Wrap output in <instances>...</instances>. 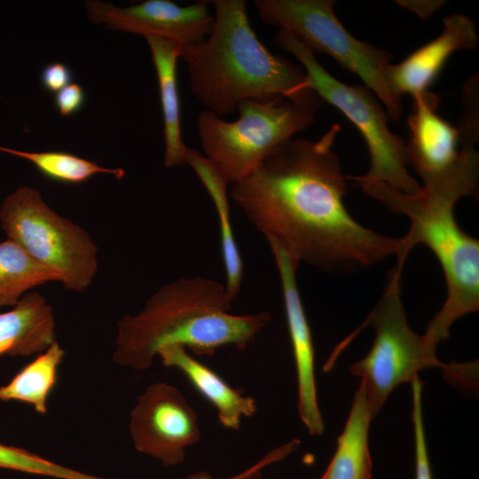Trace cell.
Returning a JSON list of instances; mask_svg holds the SVG:
<instances>
[{
	"mask_svg": "<svg viewBox=\"0 0 479 479\" xmlns=\"http://www.w3.org/2000/svg\"><path fill=\"white\" fill-rule=\"evenodd\" d=\"M135 449L165 467L185 460V450L200 438L198 415L185 395L166 382H154L138 396L130 413Z\"/></svg>",
	"mask_w": 479,
	"mask_h": 479,
	"instance_id": "30bf717a",
	"label": "cell"
},
{
	"mask_svg": "<svg viewBox=\"0 0 479 479\" xmlns=\"http://www.w3.org/2000/svg\"><path fill=\"white\" fill-rule=\"evenodd\" d=\"M274 256L283 293L287 326L295 362L298 386V413L308 432L318 436L324 431L315 380V352L312 335L299 294L296 262L281 246L266 240Z\"/></svg>",
	"mask_w": 479,
	"mask_h": 479,
	"instance_id": "7c38bea8",
	"label": "cell"
},
{
	"mask_svg": "<svg viewBox=\"0 0 479 479\" xmlns=\"http://www.w3.org/2000/svg\"><path fill=\"white\" fill-rule=\"evenodd\" d=\"M274 43L301 63L308 85L321 101L341 111L365 139L370 157L368 170L362 176H347V179L382 182L404 193H419L421 185L407 168L406 144L389 130V115L376 96L365 86H350L337 80L317 60L315 53L290 32L279 29Z\"/></svg>",
	"mask_w": 479,
	"mask_h": 479,
	"instance_id": "5b68a950",
	"label": "cell"
},
{
	"mask_svg": "<svg viewBox=\"0 0 479 479\" xmlns=\"http://www.w3.org/2000/svg\"><path fill=\"white\" fill-rule=\"evenodd\" d=\"M412 98L406 149L409 165L423 177L439 173L456 161L460 152V130L436 113L440 95L427 90Z\"/></svg>",
	"mask_w": 479,
	"mask_h": 479,
	"instance_id": "5bb4252c",
	"label": "cell"
},
{
	"mask_svg": "<svg viewBox=\"0 0 479 479\" xmlns=\"http://www.w3.org/2000/svg\"><path fill=\"white\" fill-rule=\"evenodd\" d=\"M403 269L404 264L397 263L389 271L381 298L357 329L370 326L375 334L368 354L350 366L365 387L372 419L391 391L411 382L420 370L440 366L449 375L454 366L441 363L426 348L422 335L410 327L401 300Z\"/></svg>",
	"mask_w": 479,
	"mask_h": 479,
	"instance_id": "9c48e42d",
	"label": "cell"
},
{
	"mask_svg": "<svg viewBox=\"0 0 479 479\" xmlns=\"http://www.w3.org/2000/svg\"><path fill=\"white\" fill-rule=\"evenodd\" d=\"M210 1L181 6L169 0H146L129 7L90 0L85 2L88 18L113 30L161 36L180 45L197 43L210 34L214 15Z\"/></svg>",
	"mask_w": 479,
	"mask_h": 479,
	"instance_id": "8fae6325",
	"label": "cell"
},
{
	"mask_svg": "<svg viewBox=\"0 0 479 479\" xmlns=\"http://www.w3.org/2000/svg\"><path fill=\"white\" fill-rule=\"evenodd\" d=\"M186 164L193 169L214 202L218 217L222 256L225 271L224 287L229 298L234 302L241 289L244 267L230 217L227 195L229 184L210 160L192 148L187 149Z\"/></svg>",
	"mask_w": 479,
	"mask_h": 479,
	"instance_id": "ac0fdd59",
	"label": "cell"
},
{
	"mask_svg": "<svg viewBox=\"0 0 479 479\" xmlns=\"http://www.w3.org/2000/svg\"><path fill=\"white\" fill-rule=\"evenodd\" d=\"M74 80L72 69L62 62H52L46 65L41 71L40 82L43 88L50 93H57Z\"/></svg>",
	"mask_w": 479,
	"mask_h": 479,
	"instance_id": "d4e9b609",
	"label": "cell"
},
{
	"mask_svg": "<svg viewBox=\"0 0 479 479\" xmlns=\"http://www.w3.org/2000/svg\"><path fill=\"white\" fill-rule=\"evenodd\" d=\"M54 342L53 309L42 294L28 292L11 310L0 313V356L40 354Z\"/></svg>",
	"mask_w": 479,
	"mask_h": 479,
	"instance_id": "2e32d148",
	"label": "cell"
},
{
	"mask_svg": "<svg viewBox=\"0 0 479 479\" xmlns=\"http://www.w3.org/2000/svg\"><path fill=\"white\" fill-rule=\"evenodd\" d=\"M151 50L159 85L165 142L164 165L186 164L188 147L182 139L177 63L180 44L156 35L145 36Z\"/></svg>",
	"mask_w": 479,
	"mask_h": 479,
	"instance_id": "e0dca14e",
	"label": "cell"
},
{
	"mask_svg": "<svg viewBox=\"0 0 479 479\" xmlns=\"http://www.w3.org/2000/svg\"><path fill=\"white\" fill-rule=\"evenodd\" d=\"M332 0H255L260 19L290 32L314 53L322 52L357 75L380 100L391 119L402 115L401 99L390 91L389 52L359 41L339 21Z\"/></svg>",
	"mask_w": 479,
	"mask_h": 479,
	"instance_id": "ba28073f",
	"label": "cell"
},
{
	"mask_svg": "<svg viewBox=\"0 0 479 479\" xmlns=\"http://www.w3.org/2000/svg\"><path fill=\"white\" fill-rule=\"evenodd\" d=\"M157 356L164 366L178 369L216 410L219 423L225 428L238 430L242 419L257 411L254 397L231 387L216 373L188 354L180 345L161 348Z\"/></svg>",
	"mask_w": 479,
	"mask_h": 479,
	"instance_id": "9a60e30c",
	"label": "cell"
},
{
	"mask_svg": "<svg viewBox=\"0 0 479 479\" xmlns=\"http://www.w3.org/2000/svg\"><path fill=\"white\" fill-rule=\"evenodd\" d=\"M239 118L227 122L204 110L197 117L203 154L233 185L314 121L315 110L285 98L246 99Z\"/></svg>",
	"mask_w": 479,
	"mask_h": 479,
	"instance_id": "8992f818",
	"label": "cell"
},
{
	"mask_svg": "<svg viewBox=\"0 0 479 479\" xmlns=\"http://www.w3.org/2000/svg\"><path fill=\"white\" fill-rule=\"evenodd\" d=\"M0 152L23 158L31 162L45 177L62 184H82L98 174H110L118 179L124 177L122 169H108L94 161L82 158L76 154L50 151L30 153L4 146H0Z\"/></svg>",
	"mask_w": 479,
	"mask_h": 479,
	"instance_id": "7402d4cb",
	"label": "cell"
},
{
	"mask_svg": "<svg viewBox=\"0 0 479 479\" xmlns=\"http://www.w3.org/2000/svg\"><path fill=\"white\" fill-rule=\"evenodd\" d=\"M0 224L32 259L57 271L65 289L82 292L93 282L97 244L82 226L53 210L36 189L21 186L8 195L0 206Z\"/></svg>",
	"mask_w": 479,
	"mask_h": 479,
	"instance_id": "52a82bcc",
	"label": "cell"
},
{
	"mask_svg": "<svg viewBox=\"0 0 479 479\" xmlns=\"http://www.w3.org/2000/svg\"><path fill=\"white\" fill-rule=\"evenodd\" d=\"M372 420L365 387L360 381L336 452L320 479H371L368 429Z\"/></svg>",
	"mask_w": 479,
	"mask_h": 479,
	"instance_id": "d6986e66",
	"label": "cell"
},
{
	"mask_svg": "<svg viewBox=\"0 0 479 479\" xmlns=\"http://www.w3.org/2000/svg\"><path fill=\"white\" fill-rule=\"evenodd\" d=\"M475 146L463 145L452 165L421 177L423 184L417 194L404 193L382 182H355L366 195L409 218L410 228L400 238L397 263L404 264L410 251L424 244L443 269L446 299L422 335L432 352L449 338L458 318L479 310V240L462 231L454 216L457 201L475 196L478 190L479 153Z\"/></svg>",
	"mask_w": 479,
	"mask_h": 479,
	"instance_id": "7a4b0ae2",
	"label": "cell"
},
{
	"mask_svg": "<svg viewBox=\"0 0 479 479\" xmlns=\"http://www.w3.org/2000/svg\"><path fill=\"white\" fill-rule=\"evenodd\" d=\"M52 281L61 282L57 271L36 263L13 240L0 242V307L14 306L30 289Z\"/></svg>",
	"mask_w": 479,
	"mask_h": 479,
	"instance_id": "44dd1931",
	"label": "cell"
},
{
	"mask_svg": "<svg viewBox=\"0 0 479 479\" xmlns=\"http://www.w3.org/2000/svg\"><path fill=\"white\" fill-rule=\"evenodd\" d=\"M262 473L256 474L255 475L250 477L249 479H261Z\"/></svg>",
	"mask_w": 479,
	"mask_h": 479,
	"instance_id": "83f0119b",
	"label": "cell"
},
{
	"mask_svg": "<svg viewBox=\"0 0 479 479\" xmlns=\"http://www.w3.org/2000/svg\"><path fill=\"white\" fill-rule=\"evenodd\" d=\"M224 284L203 278H179L156 290L137 313L117 322L113 360L132 370L148 369L158 351L180 345L212 355L232 345L240 349L271 319L267 311L235 315Z\"/></svg>",
	"mask_w": 479,
	"mask_h": 479,
	"instance_id": "277c9868",
	"label": "cell"
},
{
	"mask_svg": "<svg viewBox=\"0 0 479 479\" xmlns=\"http://www.w3.org/2000/svg\"><path fill=\"white\" fill-rule=\"evenodd\" d=\"M54 104L62 116H69L83 108L86 93L80 84L73 82L55 94Z\"/></svg>",
	"mask_w": 479,
	"mask_h": 479,
	"instance_id": "484cf974",
	"label": "cell"
},
{
	"mask_svg": "<svg viewBox=\"0 0 479 479\" xmlns=\"http://www.w3.org/2000/svg\"><path fill=\"white\" fill-rule=\"evenodd\" d=\"M478 35L475 23L463 14L444 19L442 33L417 49L397 65L387 69V82L392 94L412 97L428 90L450 56L459 50L476 48Z\"/></svg>",
	"mask_w": 479,
	"mask_h": 479,
	"instance_id": "4fadbf2b",
	"label": "cell"
},
{
	"mask_svg": "<svg viewBox=\"0 0 479 479\" xmlns=\"http://www.w3.org/2000/svg\"><path fill=\"white\" fill-rule=\"evenodd\" d=\"M300 444H301L300 440L294 438L279 447L272 449L258 462H256L254 466L248 467L245 471L236 475L224 478V479H249L250 477L255 475L256 474L262 473V470L264 467L277 461L282 460L283 459L287 457L289 454L295 452L300 446ZM185 479H214V478L208 473L202 471V472H198V473L190 475Z\"/></svg>",
	"mask_w": 479,
	"mask_h": 479,
	"instance_id": "cb8c5ba5",
	"label": "cell"
},
{
	"mask_svg": "<svg viewBox=\"0 0 479 479\" xmlns=\"http://www.w3.org/2000/svg\"><path fill=\"white\" fill-rule=\"evenodd\" d=\"M340 130L334 123L317 140L289 139L232 185L230 197L299 263L350 274L396 255L401 240L363 226L346 209L348 179L334 152Z\"/></svg>",
	"mask_w": 479,
	"mask_h": 479,
	"instance_id": "6da1fadb",
	"label": "cell"
},
{
	"mask_svg": "<svg viewBox=\"0 0 479 479\" xmlns=\"http://www.w3.org/2000/svg\"><path fill=\"white\" fill-rule=\"evenodd\" d=\"M65 350L56 341L25 365L7 384L0 387V400L20 401L30 404L40 414L48 410V399L54 389L59 366Z\"/></svg>",
	"mask_w": 479,
	"mask_h": 479,
	"instance_id": "ffe728a7",
	"label": "cell"
},
{
	"mask_svg": "<svg viewBox=\"0 0 479 479\" xmlns=\"http://www.w3.org/2000/svg\"><path fill=\"white\" fill-rule=\"evenodd\" d=\"M403 3L404 6H406L410 8L412 11L415 12L420 16L425 17L428 14L432 13L435 10H436L440 5L442 4V2H411V1H405V2H399Z\"/></svg>",
	"mask_w": 479,
	"mask_h": 479,
	"instance_id": "4316f807",
	"label": "cell"
},
{
	"mask_svg": "<svg viewBox=\"0 0 479 479\" xmlns=\"http://www.w3.org/2000/svg\"><path fill=\"white\" fill-rule=\"evenodd\" d=\"M214 23L203 41L180 45L190 88L208 111L222 117L246 99L285 98L317 111L321 99L304 70L271 53L252 29L244 0H213Z\"/></svg>",
	"mask_w": 479,
	"mask_h": 479,
	"instance_id": "3957f363",
	"label": "cell"
},
{
	"mask_svg": "<svg viewBox=\"0 0 479 479\" xmlns=\"http://www.w3.org/2000/svg\"><path fill=\"white\" fill-rule=\"evenodd\" d=\"M0 468L58 479H104L56 464L26 449L2 444H0Z\"/></svg>",
	"mask_w": 479,
	"mask_h": 479,
	"instance_id": "603a6c76",
	"label": "cell"
}]
</instances>
